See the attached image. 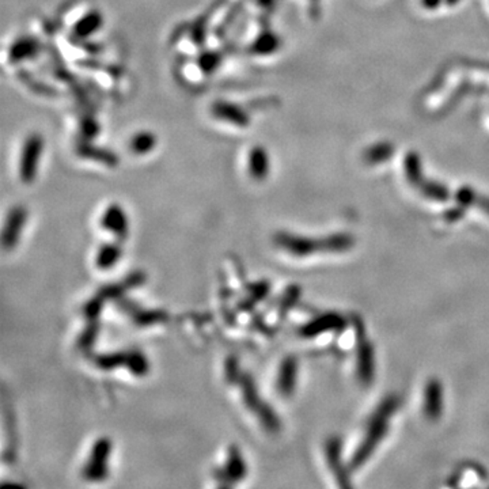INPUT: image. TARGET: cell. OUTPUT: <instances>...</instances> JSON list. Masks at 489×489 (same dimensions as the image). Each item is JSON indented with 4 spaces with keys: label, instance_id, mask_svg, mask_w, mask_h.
<instances>
[{
    "label": "cell",
    "instance_id": "9c48e42d",
    "mask_svg": "<svg viewBox=\"0 0 489 489\" xmlns=\"http://www.w3.org/2000/svg\"><path fill=\"white\" fill-rule=\"evenodd\" d=\"M224 471H226V477H228L227 481H238L245 477L246 465H245L241 453L237 448L230 450L228 460H227L226 467H224Z\"/></svg>",
    "mask_w": 489,
    "mask_h": 489
},
{
    "label": "cell",
    "instance_id": "4fadbf2b",
    "mask_svg": "<svg viewBox=\"0 0 489 489\" xmlns=\"http://www.w3.org/2000/svg\"><path fill=\"white\" fill-rule=\"evenodd\" d=\"M276 48H277L276 37L273 34H267V33L260 34L252 45V50L259 56H266L268 53L273 52Z\"/></svg>",
    "mask_w": 489,
    "mask_h": 489
},
{
    "label": "cell",
    "instance_id": "8992f818",
    "mask_svg": "<svg viewBox=\"0 0 489 489\" xmlns=\"http://www.w3.org/2000/svg\"><path fill=\"white\" fill-rule=\"evenodd\" d=\"M104 15L98 10H91L74 25L72 34L81 40H86L97 32H99L104 26Z\"/></svg>",
    "mask_w": 489,
    "mask_h": 489
},
{
    "label": "cell",
    "instance_id": "7a4b0ae2",
    "mask_svg": "<svg viewBox=\"0 0 489 489\" xmlns=\"http://www.w3.org/2000/svg\"><path fill=\"white\" fill-rule=\"evenodd\" d=\"M111 442L106 438H101L94 443L89 462L83 469V476L86 477V480L99 481L108 476L106 461L111 454Z\"/></svg>",
    "mask_w": 489,
    "mask_h": 489
},
{
    "label": "cell",
    "instance_id": "8fae6325",
    "mask_svg": "<svg viewBox=\"0 0 489 489\" xmlns=\"http://www.w3.org/2000/svg\"><path fill=\"white\" fill-rule=\"evenodd\" d=\"M295 374H296V364L295 360L289 359L284 361L280 370L279 376V390L282 394L287 396L291 393L294 385H295Z\"/></svg>",
    "mask_w": 489,
    "mask_h": 489
},
{
    "label": "cell",
    "instance_id": "3957f363",
    "mask_svg": "<svg viewBox=\"0 0 489 489\" xmlns=\"http://www.w3.org/2000/svg\"><path fill=\"white\" fill-rule=\"evenodd\" d=\"M211 111L212 114L219 118L221 121H224V123H228L231 125H235V127H241V128H245L250 124V117L246 111L233 104V102H227V101H216L212 108H211Z\"/></svg>",
    "mask_w": 489,
    "mask_h": 489
},
{
    "label": "cell",
    "instance_id": "7c38bea8",
    "mask_svg": "<svg viewBox=\"0 0 489 489\" xmlns=\"http://www.w3.org/2000/svg\"><path fill=\"white\" fill-rule=\"evenodd\" d=\"M121 257V249L116 245H104L97 254V267L101 269H108L114 267V264Z\"/></svg>",
    "mask_w": 489,
    "mask_h": 489
},
{
    "label": "cell",
    "instance_id": "2e32d148",
    "mask_svg": "<svg viewBox=\"0 0 489 489\" xmlns=\"http://www.w3.org/2000/svg\"><path fill=\"white\" fill-rule=\"evenodd\" d=\"M221 64V55L216 52H207L205 55H202L199 60V67L205 72V74H211L214 71H216V68Z\"/></svg>",
    "mask_w": 489,
    "mask_h": 489
},
{
    "label": "cell",
    "instance_id": "6da1fadb",
    "mask_svg": "<svg viewBox=\"0 0 489 489\" xmlns=\"http://www.w3.org/2000/svg\"><path fill=\"white\" fill-rule=\"evenodd\" d=\"M44 146L43 136L37 132L30 134L25 139L20 158V177L25 184H30L37 177Z\"/></svg>",
    "mask_w": 489,
    "mask_h": 489
},
{
    "label": "cell",
    "instance_id": "52a82bcc",
    "mask_svg": "<svg viewBox=\"0 0 489 489\" xmlns=\"http://www.w3.org/2000/svg\"><path fill=\"white\" fill-rule=\"evenodd\" d=\"M247 169L249 174L257 181H263L267 178L269 173V158L264 147L256 146L249 151Z\"/></svg>",
    "mask_w": 489,
    "mask_h": 489
},
{
    "label": "cell",
    "instance_id": "5bb4252c",
    "mask_svg": "<svg viewBox=\"0 0 489 489\" xmlns=\"http://www.w3.org/2000/svg\"><path fill=\"white\" fill-rule=\"evenodd\" d=\"M127 363L131 369L130 371H132L136 376H144L149 371V363L140 352H132L127 356Z\"/></svg>",
    "mask_w": 489,
    "mask_h": 489
},
{
    "label": "cell",
    "instance_id": "9a60e30c",
    "mask_svg": "<svg viewBox=\"0 0 489 489\" xmlns=\"http://www.w3.org/2000/svg\"><path fill=\"white\" fill-rule=\"evenodd\" d=\"M441 409V389L438 383H432L428 389V404H427V412L432 416L439 415Z\"/></svg>",
    "mask_w": 489,
    "mask_h": 489
},
{
    "label": "cell",
    "instance_id": "277c9868",
    "mask_svg": "<svg viewBox=\"0 0 489 489\" xmlns=\"http://www.w3.org/2000/svg\"><path fill=\"white\" fill-rule=\"evenodd\" d=\"M101 224L105 230L111 231L118 238H124L128 234V219L124 209L118 204H111L105 209Z\"/></svg>",
    "mask_w": 489,
    "mask_h": 489
},
{
    "label": "cell",
    "instance_id": "ba28073f",
    "mask_svg": "<svg viewBox=\"0 0 489 489\" xmlns=\"http://www.w3.org/2000/svg\"><path fill=\"white\" fill-rule=\"evenodd\" d=\"M40 49V43L33 37H21L10 48V60L17 63L33 59Z\"/></svg>",
    "mask_w": 489,
    "mask_h": 489
},
{
    "label": "cell",
    "instance_id": "5b68a950",
    "mask_svg": "<svg viewBox=\"0 0 489 489\" xmlns=\"http://www.w3.org/2000/svg\"><path fill=\"white\" fill-rule=\"evenodd\" d=\"M26 211L25 208L17 207L13 211H10L8 219L6 223L4 231H3V245L6 249H13L21 235L23 224L26 222Z\"/></svg>",
    "mask_w": 489,
    "mask_h": 489
},
{
    "label": "cell",
    "instance_id": "30bf717a",
    "mask_svg": "<svg viewBox=\"0 0 489 489\" xmlns=\"http://www.w3.org/2000/svg\"><path fill=\"white\" fill-rule=\"evenodd\" d=\"M156 136L149 131H142L135 135L130 143V149L136 156H146L150 154L156 147Z\"/></svg>",
    "mask_w": 489,
    "mask_h": 489
}]
</instances>
